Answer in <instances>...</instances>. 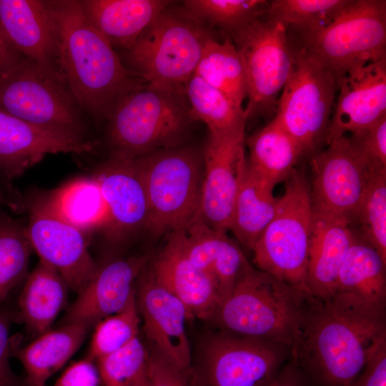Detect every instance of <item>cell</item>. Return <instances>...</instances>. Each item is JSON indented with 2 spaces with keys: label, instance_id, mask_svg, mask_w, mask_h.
<instances>
[{
  "label": "cell",
  "instance_id": "cell-1",
  "mask_svg": "<svg viewBox=\"0 0 386 386\" xmlns=\"http://www.w3.org/2000/svg\"><path fill=\"white\" fill-rule=\"evenodd\" d=\"M386 336V307L348 293L307 294L291 358L313 386H350Z\"/></svg>",
  "mask_w": 386,
  "mask_h": 386
},
{
  "label": "cell",
  "instance_id": "cell-2",
  "mask_svg": "<svg viewBox=\"0 0 386 386\" xmlns=\"http://www.w3.org/2000/svg\"><path fill=\"white\" fill-rule=\"evenodd\" d=\"M64 79L81 110L108 118L116 101L144 81L125 67L112 45L89 22L79 1H46Z\"/></svg>",
  "mask_w": 386,
  "mask_h": 386
},
{
  "label": "cell",
  "instance_id": "cell-3",
  "mask_svg": "<svg viewBox=\"0 0 386 386\" xmlns=\"http://www.w3.org/2000/svg\"><path fill=\"white\" fill-rule=\"evenodd\" d=\"M307 294L249 263L209 320L220 330L291 348Z\"/></svg>",
  "mask_w": 386,
  "mask_h": 386
},
{
  "label": "cell",
  "instance_id": "cell-4",
  "mask_svg": "<svg viewBox=\"0 0 386 386\" xmlns=\"http://www.w3.org/2000/svg\"><path fill=\"white\" fill-rule=\"evenodd\" d=\"M169 5L125 50V59L129 71L149 86L185 96L212 35L184 7L172 9Z\"/></svg>",
  "mask_w": 386,
  "mask_h": 386
},
{
  "label": "cell",
  "instance_id": "cell-5",
  "mask_svg": "<svg viewBox=\"0 0 386 386\" xmlns=\"http://www.w3.org/2000/svg\"><path fill=\"white\" fill-rule=\"evenodd\" d=\"M143 83L122 94L107 118L113 156L136 159L182 144L194 122L186 96Z\"/></svg>",
  "mask_w": 386,
  "mask_h": 386
},
{
  "label": "cell",
  "instance_id": "cell-6",
  "mask_svg": "<svg viewBox=\"0 0 386 386\" xmlns=\"http://www.w3.org/2000/svg\"><path fill=\"white\" fill-rule=\"evenodd\" d=\"M137 159L149 205L147 229L157 235L184 229L199 210L202 154L182 144Z\"/></svg>",
  "mask_w": 386,
  "mask_h": 386
},
{
  "label": "cell",
  "instance_id": "cell-7",
  "mask_svg": "<svg viewBox=\"0 0 386 386\" xmlns=\"http://www.w3.org/2000/svg\"><path fill=\"white\" fill-rule=\"evenodd\" d=\"M313 217L310 184L295 169L273 218L252 248L256 268L309 292L305 282Z\"/></svg>",
  "mask_w": 386,
  "mask_h": 386
},
{
  "label": "cell",
  "instance_id": "cell-8",
  "mask_svg": "<svg viewBox=\"0 0 386 386\" xmlns=\"http://www.w3.org/2000/svg\"><path fill=\"white\" fill-rule=\"evenodd\" d=\"M294 56L293 69L273 119L298 144L304 156H311L325 144L338 81L303 46L294 49Z\"/></svg>",
  "mask_w": 386,
  "mask_h": 386
},
{
  "label": "cell",
  "instance_id": "cell-9",
  "mask_svg": "<svg viewBox=\"0 0 386 386\" xmlns=\"http://www.w3.org/2000/svg\"><path fill=\"white\" fill-rule=\"evenodd\" d=\"M0 110L37 126L83 136L81 108L64 79L22 55L0 74Z\"/></svg>",
  "mask_w": 386,
  "mask_h": 386
},
{
  "label": "cell",
  "instance_id": "cell-10",
  "mask_svg": "<svg viewBox=\"0 0 386 386\" xmlns=\"http://www.w3.org/2000/svg\"><path fill=\"white\" fill-rule=\"evenodd\" d=\"M303 39V46L339 82L351 71L386 58V1L352 0L327 26Z\"/></svg>",
  "mask_w": 386,
  "mask_h": 386
},
{
  "label": "cell",
  "instance_id": "cell-11",
  "mask_svg": "<svg viewBox=\"0 0 386 386\" xmlns=\"http://www.w3.org/2000/svg\"><path fill=\"white\" fill-rule=\"evenodd\" d=\"M244 66L247 120L275 114L279 93L293 69L294 48L287 27L264 16L230 34Z\"/></svg>",
  "mask_w": 386,
  "mask_h": 386
},
{
  "label": "cell",
  "instance_id": "cell-12",
  "mask_svg": "<svg viewBox=\"0 0 386 386\" xmlns=\"http://www.w3.org/2000/svg\"><path fill=\"white\" fill-rule=\"evenodd\" d=\"M291 357L285 345L219 330L199 350L202 386H265Z\"/></svg>",
  "mask_w": 386,
  "mask_h": 386
},
{
  "label": "cell",
  "instance_id": "cell-13",
  "mask_svg": "<svg viewBox=\"0 0 386 386\" xmlns=\"http://www.w3.org/2000/svg\"><path fill=\"white\" fill-rule=\"evenodd\" d=\"M310 156V195L315 213L353 219L373 170L352 145L348 135Z\"/></svg>",
  "mask_w": 386,
  "mask_h": 386
},
{
  "label": "cell",
  "instance_id": "cell-14",
  "mask_svg": "<svg viewBox=\"0 0 386 386\" xmlns=\"http://www.w3.org/2000/svg\"><path fill=\"white\" fill-rule=\"evenodd\" d=\"M245 128L209 132L203 156V177L197 213L213 229L229 231L239 184L247 166Z\"/></svg>",
  "mask_w": 386,
  "mask_h": 386
},
{
  "label": "cell",
  "instance_id": "cell-15",
  "mask_svg": "<svg viewBox=\"0 0 386 386\" xmlns=\"http://www.w3.org/2000/svg\"><path fill=\"white\" fill-rule=\"evenodd\" d=\"M25 232L39 259L56 269L70 290L79 294L97 268L89 252L88 234L58 217L41 199L30 207Z\"/></svg>",
  "mask_w": 386,
  "mask_h": 386
},
{
  "label": "cell",
  "instance_id": "cell-16",
  "mask_svg": "<svg viewBox=\"0 0 386 386\" xmlns=\"http://www.w3.org/2000/svg\"><path fill=\"white\" fill-rule=\"evenodd\" d=\"M145 268L138 278L136 300L150 352L185 375L192 362L185 329L188 312Z\"/></svg>",
  "mask_w": 386,
  "mask_h": 386
},
{
  "label": "cell",
  "instance_id": "cell-17",
  "mask_svg": "<svg viewBox=\"0 0 386 386\" xmlns=\"http://www.w3.org/2000/svg\"><path fill=\"white\" fill-rule=\"evenodd\" d=\"M106 202L109 221L104 229L112 242H122L147 229L149 211L137 159L112 155L95 172Z\"/></svg>",
  "mask_w": 386,
  "mask_h": 386
},
{
  "label": "cell",
  "instance_id": "cell-18",
  "mask_svg": "<svg viewBox=\"0 0 386 386\" xmlns=\"http://www.w3.org/2000/svg\"><path fill=\"white\" fill-rule=\"evenodd\" d=\"M94 147L83 136L37 126L0 110V170L9 179L47 154L88 153Z\"/></svg>",
  "mask_w": 386,
  "mask_h": 386
},
{
  "label": "cell",
  "instance_id": "cell-19",
  "mask_svg": "<svg viewBox=\"0 0 386 386\" xmlns=\"http://www.w3.org/2000/svg\"><path fill=\"white\" fill-rule=\"evenodd\" d=\"M337 91L325 145L386 116V58L347 74Z\"/></svg>",
  "mask_w": 386,
  "mask_h": 386
},
{
  "label": "cell",
  "instance_id": "cell-20",
  "mask_svg": "<svg viewBox=\"0 0 386 386\" xmlns=\"http://www.w3.org/2000/svg\"><path fill=\"white\" fill-rule=\"evenodd\" d=\"M148 262L147 256L118 258L98 267L66 312L62 325L78 323L90 329L122 310L136 292L134 283Z\"/></svg>",
  "mask_w": 386,
  "mask_h": 386
},
{
  "label": "cell",
  "instance_id": "cell-21",
  "mask_svg": "<svg viewBox=\"0 0 386 386\" xmlns=\"http://www.w3.org/2000/svg\"><path fill=\"white\" fill-rule=\"evenodd\" d=\"M0 29L21 55L64 79L46 1L0 0Z\"/></svg>",
  "mask_w": 386,
  "mask_h": 386
},
{
  "label": "cell",
  "instance_id": "cell-22",
  "mask_svg": "<svg viewBox=\"0 0 386 386\" xmlns=\"http://www.w3.org/2000/svg\"><path fill=\"white\" fill-rule=\"evenodd\" d=\"M150 269L155 279L184 305L189 317L209 320L220 301L219 291L211 275L187 257L181 230L169 234Z\"/></svg>",
  "mask_w": 386,
  "mask_h": 386
},
{
  "label": "cell",
  "instance_id": "cell-23",
  "mask_svg": "<svg viewBox=\"0 0 386 386\" xmlns=\"http://www.w3.org/2000/svg\"><path fill=\"white\" fill-rule=\"evenodd\" d=\"M313 213L305 283L311 295L325 300L337 292L339 272L354 233L346 219Z\"/></svg>",
  "mask_w": 386,
  "mask_h": 386
},
{
  "label": "cell",
  "instance_id": "cell-24",
  "mask_svg": "<svg viewBox=\"0 0 386 386\" xmlns=\"http://www.w3.org/2000/svg\"><path fill=\"white\" fill-rule=\"evenodd\" d=\"M91 26L112 45L129 49L170 4L167 0H83Z\"/></svg>",
  "mask_w": 386,
  "mask_h": 386
},
{
  "label": "cell",
  "instance_id": "cell-25",
  "mask_svg": "<svg viewBox=\"0 0 386 386\" xmlns=\"http://www.w3.org/2000/svg\"><path fill=\"white\" fill-rule=\"evenodd\" d=\"M69 287L52 266L39 259L26 277L19 298L16 321L37 337L49 330L66 306Z\"/></svg>",
  "mask_w": 386,
  "mask_h": 386
},
{
  "label": "cell",
  "instance_id": "cell-26",
  "mask_svg": "<svg viewBox=\"0 0 386 386\" xmlns=\"http://www.w3.org/2000/svg\"><path fill=\"white\" fill-rule=\"evenodd\" d=\"M89 329L71 323L49 330L24 347L17 340L12 356L22 364L26 373V386H46V382L78 350Z\"/></svg>",
  "mask_w": 386,
  "mask_h": 386
},
{
  "label": "cell",
  "instance_id": "cell-27",
  "mask_svg": "<svg viewBox=\"0 0 386 386\" xmlns=\"http://www.w3.org/2000/svg\"><path fill=\"white\" fill-rule=\"evenodd\" d=\"M249 149L247 168L257 181L273 189L286 181L303 153L298 144L272 119L245 139Z\"/></svg>",
  "mask_w": 386,
  "mask_h": 386
},
{
  "label": "cell",
  "instance_id": "cell-28",
  "mask_svg": "<svg viewBox=\"0 0 386 386\" xmlns=\"http://www.w3.org/2000/svg\"><path fill=\"white\" fill-rule=\"evenodd\" d=\"M65 222L85 234L108 224V209L96 179L79 178L69 182L41 199Z\"/></svg>",
  "mask_w": 386,
  "mask_h": 386
},
{
  "label": "cell",
  "instance_id": "cell-29",
  "mask_svg": "<svg viewBox=\"0 0 386 386\" xmlns=\"http://www.w3.org/2000/svg\"><path fill=\"white\" fill-rule=\"evenodd\" d=\"M386 260L369 244L354 239L339 272L337 292L386 307Z\"/></svg>",
  "mask_w": 386,
  "mask_h": 386
},
{
  "label": "cell",
  "instance_id": "cell-30",
  "mask_svg": "<svg viewBox=\"0 0 386 386\" xmlns=\"http://www.w3.org/2000/svg\"><path fill=\"white\" fill-rule=\"evenodd\" d=\"M248 172L243 173L236 197L229 231L247 249L252 248L273 218L279 197Z\"/></svg>",
  "mask_w": 386,
  "mask_h": 386
},
{
  "label": "cell",
  "instance_id": "cell-31",
  "mask_svg": "<svg viewBox=\"0 0 386 386\" xmlns=\"http://www.w3.org/2000/svg\"><path fill=\"white\" fill-rule=\"evenodd\" d=\"M194 74L243 107L247 96L246 75L241 56L229 38L223 42L212 36L208 38Z\"/></svg>",
  "mask_w": 386,
  "mask_h": 386
},
{
  "label": "cell",
  "instance_id": "cell-32",
  "mask_svg": "<svg viewBox=\"0 0 386 386\" xmlns=\"http://www.w3.org/2000/svg\"><path fill=\"white\" fill-rule=\"evenodd\" d=\"M192 120L204 123L209 132L224 133L245 128L244 107L237 106L226 95L194 74L185 91Z\"/></svg>",
  "mask_w": 386,
  "mask_h": 386
},
{
  "label": "cell",
  "instance_id": "cell-33",
  "mask_svg": "<svg viewBox=\"0 0 386 386\" xmlns=\"http://www.w3.org/2000/svg\"><path fill=\"white\" fill-rule=\"evenodd\" d=\"M352 0H273L269 1L265 17L287 28L298 27L302 36H312L327 26Z\"/></svg>",
  "mask_w": 386,
  "mask_h": 386
},
{
  "label": "cell",
  "instance_id": "cell-34",
  "mask_svg": "<svg viewBox=\"0 0 386 386\" xmlns=\"http://www.w3.org/2000/svg\"><path fill=\"white\" fill-rule=\"evenodd\" d=\"M31 247L24 227L6 214L0 215V305L25 278Z\"/></svg>",
  "mask_w": 386,
  "mask_h": 386
},
{
  "label": "cell",
  "instance_id": "cell-35",
  "mask_svg": "<svg viewBox=\"0 0 386 386\" xmlns=\"http://www.w3.org/2000/svg\"><path fill=\"white\" fill-rule=\"evenodd\" d=\"M350 225L356 237L386 260V171L372 176Z\"/></svg>",
  "mask_w": 386,
  "mask_h": 386
},
{
  "label": "cell",
  "instance_id": "cell-36",
  "mask_svg": "<svg viewBox=\"0 0 386 386\" xmlns=\"http://www.w3.org/2000/svg\"><path fill=\"white\" fill-rule=\"evenodd\" d=\"M269 1L186 0L184 8L197 19L220 28L229 35L265 16Z\"/></svg>",
  "mask_w": 386,
  "mask_h": 386
},
{
  "label": "cell",
  "instance_id": "cell-37",
  "mask_svg": "<svg viewBox=\"0 0 386 386\" xmlns=\"http://www.w3.org/2000/svg\"><path fill=\"white\" fill-rule=\"evenodd\" d=\"M140 320L135 292L122 310L95 325L87 358L94 362L127 345L138 337Z\"/></svg>",
  "mask_w": 386,
  "mask_h": 386
},
{
  "label": "cell",
  "instance_id": "cell-38",
  "mask_svg": "<svg viewBox=\"0 0 386 386\" xmlns=\"http://www.w3.org/2000/svg\"><path fill=\"white\" fill-rule=\"evenodd\" d=\"M147 350L139 337L96 360L104 386H138L147 375Z\"/></svg>",
  "mask_w": 386,
  "mask_h": 386
},
{
  "label": "cell",
  "instance_id": "cell-39",
  "mask_svg": "<svg viewBox=\"0 0 386 386\" xmlns=\"http://www.w3.org/2000/svg\"><path fill=\"white\" fill-rule=\"evenodd\" d=\"M367 164L375 171H386V116L362 130L347 134Z\"/></svg>",
  "mask_w": 386,
  "mask_h": 386
},
{
  "label": "cell",
  "instance_id": "cell-40",
  "mask_svg": "<svg viewBox=\"0 0 386 386\" xmlns=\"http://www.w3.org/2000/svg\"><path fill=\"white\" fill-rule=\"evenodd\" d=\"M15 321L16 312L0 305V386H24L13 372L9 362L19 338L10 336L11 325Z\"/></svg>",
  "mask_w": 386,
  "mask_h": 386
},
{
  "label": "cell",
  "instance_id": "cell-41",
  "mask_svg": "<svg viewBox=\"0 0 386 386\" xmlns=\"http://www.w3.org/2000/svg\"><path fill=\"white\" fill-rule=\"evenodd\" d=\"M350 386H386V336L377 342L363 370Z\"/></svg>",
  "mask_w": 386,
  "mask_h": 386
},
{
  "label": "cell",
  "instance_id": "cell-42",
  "mask_svg": "<svg viewBox=\"0 0 386 386\" xmlns=\"http://www.w3.org/2000/svg\"><path fill=\"white\" fill-rule=\"evenodd\" d=\"M146 372L148 386H187L182 372L150 351Z\"/></svg>",
  "mask_w": 386,
  "mask_h": 386
},
{
  "label": "cell",
  "instance_id": "cell-43",
  "mask_svg": "<svg viewBox=\"0 0 386 386\" xmlns=\"http://www.w3.org/2000/svg\"><path fill=\"white\" fill-rule=\"evenodd\" d=\"M100 382L97 366L86 357L70 365L53 386H99Z\"/></svg>",
  "mask_w": 386,
  "mask_h": 386
},
{
  "label": "cell",
  "instance_id": "cell-44",
  "mask_svg": "<svg viewBox=\"0 0 386 386\" xmlns=\"http://www.w3.org/2000/svg\"><path fill=\"white\" fill-rule=\"evenodd\" d=\"M265 386H313L297 364L290 359Z\"/></svg>",
  "mask_w": 386,
  "mask_h": 386
},
{
  "label": "cell",
  "instance_id": "cell-45",
  "mask_svg": "<svg viewBox=\"0 0 386 386\" xmlns=\"http://www.w3.org/2000/svg\"><path fill=\"white\" fill-rule=\"evenodd\" d=\"M20 55L0 29V74L13 64Z\"/></svg>",
  "mask_w": 386,
  "mask_h": 386
},
{
  "label": "cell",
  "instance_id": "cell-46",
  "mask_svg": "<svg viewBox=\"0 0 386 386\" xmlns=\"http://www.w3.org/2000/svg\"><path fill=\"white\" fill-rule=\"evenodd\" d=\"M138 386H148L147 375L146 377L139 384Z\"/></svg>",
  "mask_w": 386,
  "mask_h": 386
},
{
  "label": "cell",
  "instance_id": "cell-47",
  "mask_svg": "<svg viewBox=\"0 0 386 386\" xmlns=\"http://www.w3.org/2000/svg\"><path fill=\"white\" fill-rule=\"evenodd\" d=\"M2 202H3V196H2V192H1V189H0V207L2 204Z\"/></svg>",
  "mask_w": 386,
  "mask_h": 386
}]
</instances>
